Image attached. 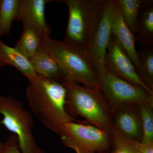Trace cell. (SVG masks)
<instances>
[{
    "label": "cell",
    "mask_w": 153,
    "mask_h": 153,
    "mask_svg": "<svg viewBox=\"0 0 153 153\" xmlns=\"http://www.w3.org/2000/svg\"><path fill=\"white\" fill-rule=\"evenodd\" d=\"M41 47L56 61L63 75V82L81 83L85 87L100 90L97 72L85 51L64 40H54L48 35L42 36Z\"/></svg>",
    "instance_id": "cell-2"
},
{
    "label": "cell",
    "mask_w": 153,
    "mask_h": 153,
    "mask_svg": "<svg viewBox=\"0 0 153 153\" xmlns=\"http://www.w3.org/2000/svg\"><path fill=\"white\" fill-rule=\"evenodd\" d=\"M65 146L76 153H95L106 150L111 143L110 134L93 125L74 121L63 124L58 134Z\"/></svg>",
    "instance_id": "cell-7"
},
{
    "label": "cell",
    "mask_w": 153,
    "mask_h": 153,
    "mask_svg": "<svg viewBox=\"0 0 153 153\" xmlns=\"http://www.w3.org/2000/svg\"><path fill=\"white\" fill-rule=\"evenodd\" d=\"M137 55L139 68L137 73L145 85L153 91V45H141Z\"/></svg>",
    "instance_id": "cell-17"
},
{
    "label": "cell",
    "mask_w": 153,
    "mask_h": 153,
    "mask_svg": "<svg viewBox=\"0 0 153 153\" xmlns=\"http://www.w3.org/2000/svg\"><path fill=\"white\" fill-rule=\"evenodd\" d=\"M113 127L129 139L140 142L142 129L137 105L122 106L112 112Z\"/></svg>",
    "instance_id": "cell-11"
},
{
    "label": "cell",
    "mask_w": 153,
    "mask_h": 153,
    "mask_svg": "<svg viewBox=\"0 0 153 153\" xmlns=\"http://www.w3.org/2000/svg\"><path fill=\"white\" fill-rule=\"evenodd\" d=\"M112 34L117 38L122 47L130 58L137 71L139 68L137 51L135 47L134 38L124 22L119 7L114 0L112 19Z\"/></svg>",
    "instance_id": "cell-12"
},
{
    "label": "cell",
    "mask_w": 153,
    "mask_h": 153,
    "mask_svg": "<svg viewBox=\"0 0 153 153\" xmlns=\"http://www.w3.org/2000/svg\"><path fill=\"white\" fill-rule=\"evenodd\" d=\"M124 22L134 36L136 34L138 18L144 0H116Z\"/></svg>",
    "instance_id": "cell-18"
},
{
    "label": "cell",
    "mask_w": 153,
    "mask_h": 153,
    "mask_svg": "<svg viewBox=\"0 0 153 153\" xmlns=\"http://www.w3.org/2000/svg\"><path fill=\"white\" fill-rule=\"evenodd\" d=\"M135 43L141 45L153 44V1L144 0L139 14Z\"/></svg>",
    "instance_id": "cell-15"
},
{
    "label": "cell",
    "mask_w": 153,
    "mask_h": 153,
    "mask_svg": "<svg viewBox=\"0 0 153 153\" xmlns=\"http://www.w3.org/2000/svg\"><path fill=\"white\" fill-rule=\"evenodd\" d=\"M23 32L15 47L31 59L41 47L42 35L35 28L23 24Z\"/></svg>",
    "instance_id": "cell-16"
},
{
    "label": "cell",
    "mask_w": 153,
    "mask_h": 153,
    "mask_svg": "<svg viewBox=\"0 0 153 153\" xmlns=\"http://www.w3.org/2000/svg\"><path fill=\"white\" fill-rule=\"evenodd\" d=\"M110 136L113 145L111 153H140V142L129 139L114 127Z\"/></svg>",
    "instance_id": "cell-21"
},
{
    "label": "cell",
    "mask_w": 153,
    "mask_h": 153,
    "mask_svg": "<svg viewBox=\"0 0 153 153\" xmlns=\"http://www.w3.org/2000/svg\"><path fill=\"white\" fill-rule=\"evenodd\" d=\"M100 91L106 100L111 112L127 105L153 103V94L141 86L134 85L115 76L105 67L98 69Z\"/></svg>",
    "instance_id": "cell-5"
},
{
    "label": "cell",
    "mask_w": 153,
    "mask_h": 153,
    "mask_svg": "<svg viewBox=\"0 0 153 153\" xmlns=\"http://www.w3.org/2000/svg\"><path fill=\"white\" fill-rule=\"evenodd\" d=\"M19 0H0V38L8 35L12 23L16 20Z\"/></svg>",
    "instance_id": "cell-19"
},
{
    "label": "cell",
    "mask_w": 153,
    "mask_h": 153,
    "mask_svg": "<svg viewBox=\"0 0 153 153\" xmlns=\"http://www.w3.org/2000/svg\"><path fill=\"white\" fill-rule=\"evenodd\" d=\"M30 108L47 128L58 134L63 124L74 121L66 108V90L62 83L39 76L26 89Z\"/></svg>",
    "instance_id": "cell-1"
},
{
    "label": "cell",
    "mask_w": 153,
    "mask_h": 153,
    "mask_svg": "<svg viewBox=\"0 0 153 153\" xmlns=\"http://www.w3.org/2000/svg\"><path fill=\"white\" fill-rule=\"evenodd\" d=\"M4 65L15 66L30 82L38 78L30 59L16 47H9L0 40V66Z\"/></svg>",
    "instance_id": "cell-13"
},
{
    "label": "cell",
    "mask_w": 153,
    "mask_h": 153,
    "mask_svg": "<svg viewBox=\"0 0 153 153\" xmlns=\"http://www.w3.org/2000/svg\"><path fill=\"white\" fill-rule=\"evenodd\" d=\"M30 60L39 76L60 83L64 81L62 73L56 61L42 47L38 49Z\"/></svg>",
    "instance_id": "cell-14"
},
{
    "label": "cell",
    "mask_w": 153,
    "mask_h": 153,
    "mask_svg": "<svg viewBox=\"0 0 153 153\" xmlns=\"http://www.w3.org/2000/svg\"><path fill=\"white\" fill-rule=\"evenodd\" d=\"M0 124L16 136L22 153H34L38 147L33 133L34 121L22 102L11 96L0 95Z\"/></svg>",
    "instance_id": "cell-6"
},
{
    "label": "cell",
    "mask_w": 153,
    "mask_h": 153,
    "mask_svg": "<svg viewBox=\"0 0 153 153\" xmlns=\"http://www.w3.org/2000/svg\"><path fill=\"white\" fill-rule=\"evenodd\" d=\"M67 6L68 25L64 41L85 51L88 48L105 0H59Z\"/></svg>",
    "instance_id": "cell-4"
},
{
    "label": "cell",
    "mask_w": 153,
    "mask_h": 153,
    "mask_svg": "<svg viewBox=\"0 0 153 153\" xmlns=\"http://www.w3.org/2000/svg\"><path fill=\"white\" fill-rule=\"evenodd\" d=\"M0 153H22L19 149V141L16 136L11 135L7 138ZM34 153H47L38 147Z\"/></svg>",
    "instance_id": "cell-22"
},
{
    "label": "cell",
    "mask_w": 153,
    "mask_h": 153,
    "mask_svg": "<svg viewBox=\"0 0 153 153\" xmlns=\"http://www.w3.org/2000/svg\"><path fill=\"white\" fill-rule=\"evenodd\" d=\"M66 90L67 112L84 118L93 126L110 134L113 128L112 114L100 91L77 83L62 82Z\"/></svg>",
    "instance_id": "cell-3"
},
{
    "label": "cell",
    "mask_w": 153,
    "mask_h": 153,
    "mask_svg": "<svg viewBox=\"0 0 153 153\" xmlns=\"http://www.w3.org/2000/svg\"><path fill=\"white\" fill-rule=\"evenodd\" d=\"M104 67L111 74L131 84L141 86L153 94V91L140 79L133 63L112 34L105 57Z\"/></svg>",
    "instance_id": "cell-9"
},
{
    "label": "cell",
    "mask_w": 153,
    "mask_h": 153,
    "mask_svg": "<svg viewBox=\"0 0 153 153\" xmlns=\"http://www.w3.org/2000/svg\"><path fill=\"white\" fill-rule=\"evenodd\" d=\"M139 151L140 153H153V143L140 142Z\"/></svg>",
    "instance_id": "cell-23"
},
{
    "label": "cell",
    "mask_w": 153,
    "mask_h": 153,
    "mask_svg": "<svg viewBox=\"0 0 153 153\" xmlns=\"http://www.w3.org/2000/svg\"><path fill=\"white\" fill-rule=\"evenodd\" d=\"M48 0H19L16 21L35 28L41 35L49 36L51 29L45 17V6Z\"/></svg>",
    "instance_id": "cell-10"
},
{
    "label": "cell",
    "mask_w": 153,
    "mask_h": 153,
    "mask_svg": "<svg viewBox=\"0 0 153 153\" xmlns=\"http://www.w3.org/2000/svg\"><path fill=\"white\" fill-rule=\"evenodd\" d=\"M142 129V143H153V103L138 106Z\"/></svg>",
    "instance_id": "cell-20"
},
{
    "label": "cell",
    "mask_w": 153,
    "mask_h": 153,
    "mask_svg": "<svg viewBox=\"0 0 153 153\" xmlns=\"http://www.w3.org/2000/svg\"><path fill=\"white\" fill-rule=\"evenodd\" d=\"M3 146V143L1 142H0V152L1 150L2 149Z\"/></svg>",
    "instance_id": "cell-24"
},
{
    "label": "cell",
    "mask_w": 153,
    "mask_h": 153,
    "mask_svg": "<svg viewBox=\"0 0 153 153\" xmlns=\"http://www.w3.org/2000/svg\"><path fill=\"white\" fill-rule=\"evenodd\" d=\"M114 0H105L100 19L85 54L96 70L104 67L105 57L112 34L111 19Z\"/></svg>",
    "instance_id": "cell-8"
}]
</instances>
